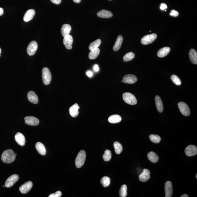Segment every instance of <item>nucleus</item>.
I'll return each instance as SVG.
<instances>
[{
    "label": "nucleus",
    "mask_w": 197,
    "mask_h": 197,
    "mask_svg": "<svg viewBox=\"0 0 197 197\" xmlns=\"http://www.w3.org/2000/svg\"><path fill=\"white\" fill-rule=\"evenodd\" d=\"M3 187H5V186H4V185H3Z\"/></svg>",
    "instance_id": "obj_50"
},
{
    "label": "nucleus",
    "mask_w": 197,
    "mask_h": 197,
    "mask_svg": "<svg viewBox=\"0 0 197 197\" xmlns=\"http://www.w3.org/2000/svg\"><path fill=\"white\" fill-rule=\"evenodd\" d=\"M97 15L99 17L103 18H109L112 17L113 14L110 11L102 10L97 13Z\"/></svg>",
    "instance_id": "obj_17"
},
{
    "label": "nucleus",
    "mask_w": 197,
    "mask_h": 197,
    "mask_svg": "<svg viewBox=\"0 0 197 197\" xmlns=\"http://www.w3.org/2000/svg\"><path fill=\"white\" fill-rule=\"evenodd\" d=\"M165 197H171L173 195L172 184L170 181H166L165 185Z\"/></svg>",
    "instance_id": "obj_11"
},
{
    "label": "nucleus",
    "mask_w": 197,
    "mask_h": 197,
    "mask_svg": "<svg viewBox=\"0 0 197 197\" xmlns=\"http://www.w3.org/2000/svg\"><path fill=\"white\" fill-rule=\"evenodd\" d=\"M15 156H16V153H15Z\"/></svg>",
    "instance_id": "obj_49"
},
{
    "label": "nucleus",
    "mask_w": 197,
    "mask_h": 197,
    "mask_svg": "<svg viewBox=\"0 0 197 197\" xmlns=\"http://www.w3.org/2000/svg\"><path fill=\"white\" fill-rule=\"evenodd\" d=\"M32 186V182L31 181H28L21 186L19 190L22 194H25L31 190Z\"/></svg>",
    "instance_id": "obj_12"
},
{
    "label": "nucleus",
    "mask_w": 197,
    "mask_h": 197,
    "mask_svg": "<svg viewBox=\"0 0 197 197\" xmlns=\"http://www.w3.org/2000/svg\"><path fill=\"white\" fill-rule=\"evenodd\" d=\"M28 100L31 103L36 104L38 102V96L33 91H30L27 94Z\"/></svg>",
    "instance_id": "obj_20"
},
{
    "label": "nucleus",
    "mask_w": 197,
    "mask_h": 197,
    "mask_svg": "<svg viewBox=\"0 0 197 197\" xmlns=\"http://www.w3.org/2000/svg\"><path fill=\"white\" fill-rule=\"evenodd\" d=\"M111 152L110 150H105V153L103 156V158L104 160L105 161H109L111 158Z\"/></svg>",
    "instance_id": "obj_36"
},
{
    "label": "nucleus",
    "mask_w": 197,
    "mask_h": 197,
    "mask_svg": "<svg viewBox=\"0 0 197 197\" xmlns=\"http://www.w3.org/2000/svg\"><path fill=\"white\" fill-rule=\"evenodd\" d=\"M171 79L172 81L174 84L177 86L181 85V80L179 77L176 75H172L171 76Z\"/></svg>",
    "instance_id": "obj_37"
},
{
    "label": "nucleus",
    "mask_w": 197,
    "mask_h": 197,
    "mask_svg": "<svg viewBox=\"0 0 197 197\" xmlns=\"http://www.w3.org/2000/svg\"><path fill=\"white\" fill-rule=\"evenodd\" d=\"M186 155L188 157L195 156L197 154V148L195 145H190L186 148L185 150Z\"/></svg>",
    "instance_id": "obj_10"
},
{
    "label": "nucleus",
    "mask_w": 197,
    "mask_h": 197,
    "mask_svg": "<svg viewBox=\"0 0 197 197\" xmlns=\"http://www.w3.org/2000/svg\"><path fill=\"white\" fill-rule=\"evenodd\" d=\"M3 9L2 8H0V16H2L3 14Z\"/></svg>",
    "instance_id": "obj_44"
},
{
    "label": "nucleus",
    "mask_w": 197,
    "mask_h": 197,
    "mask_svg": "<svg viewBox=\"0 0 197 197\" xmlns=\"http://www.w3.org/2000/svg\"><path fill=\"white\" fill-rule=\"evenodd\" d=\"M135 54L132 52L126 53L123 57V62H127L132 60L135 57Z\"/></svg>",
    "instance_id": "obj_32"
},
{
    "label": "nucleus",
    "mask_w": 197,
    "mask_h": 197,
    "mask_svg": "<svg viewBox=\"0 0 197 197\" xmlns=\"http://www.w3.org/2000/svg\"><path fill=\"white\" fill-rule=\"evenodd\" d=\"M196 178L197 179V174H196Z\"/></svg>",
    "instance_id": "obj_48"
},
{
    "label": "nucleus",
    "mask_w": 197,
    "mask_h": 197,
    "mask_svg": "<svg viewBox=\"0 0 197 197\" xmlns=\"http://www.w3.org/2000/svg\"><path fill=\"white\" fill-rule=\"evenodd\" d=\"M63 42L65 46L67 49H71L73 48L72 45L73 42V37L70 35L64 37Z\"/></svg>",
    "instance_id": "obj_14"
},
{
    "label": "nucleus",
    "mask_w": 197,
    "mask_h": 197,
    "mask_svg": "<svg viewBox=\"0 0 197 197\" xmlns=\"http://www.w3.org/2000/svg\"><path fill=\"white\" fill-rule=\"evenodd\" d=\"M127 187L125 184L122 185L119 191V196L120 197H126L127 195Z\"/></svg>",
    "instance_id": "obj_34"
},
{
    "label": "nucleus",
    "mask_w": 197,
    "mask_h": 197,
    "mask_svg": "<svg viewBox=\"0 0 197 197\" xmlns=\"http://www.w3.org/2000/svg\"><path fill=\"white\" fill-rule=\"evenodd\" d=\"M149 139L150 141L154 143L158 144L160 142L161 138L159 135L151 134L149 136Z\"/></svg>",
    "instance_id": "obj_35"
},
{
    "label": "nucleus",
    "mask_w": 197,
    "mask_h": 197,
    "mask_svg": "<svg viewBox=\"0 0 197 197\" xmlns=\"http://www.w3.org/2000/svg\"><path fill=\"white\" fill-rule=\"evenodd\" d=\"M94 69L95 72H98L99 70V67L98 65H95L94 66Z\"/></svg>",
    "instance_id": "obj_42"
},
{
    "label": "nucleus",
    "mask_w": 197,
    "mask_h": 197,
    "mask_svg": "<svg viewBox=\"0 0 197 197\" xmlns=\"http://www.w3.org/2000/svg\"><path fill=\"white\" fill-rule=\"evenodd\" d=\"M19 177L18 174H14L10 176L5 181V186L7 188H10L13 186L19 180Z\"/></svg>",
    "instance_id": "obj_7"
},
{
    "label": "nucleus",
    "mask_w": 197,
    "mask_h": 197,
    "mask_svg": "<svg viewBox=\"0 0 197 197\" xmlns=\"http://www.w3.org/2000/svg\"><path fill=\"white\" fill-rule=\"evenodd\" d=\"M36 148L38 153L42 156H45L46 154V150L43 144L41 142H38L36 144Z\"/></svg>",
    "instance_id": "obj_26"
},
{
    "label": "nucleus",
    "mask_w": 197,
    "mask_h": 197,
    "mask_svg": "<svg viewBox=\"0 0 197 197\" xmlns=\"http://www.w3.org/2000/svg\"><path fill=\"white\" fill-rule=\"evenodd\" d=\"M148 158L149 160L153 163H156L159 161L158 155L153 152H150L148 154Z\"/></svg>",
    "instance_id": "obj_28"
},
{
    "label": "nucleus",
    "mask_w": 197,
    "mask_h": 197,
    "mask_svg": "<svg viewBox=\"0 0 197 197\" xmlns=\"http://www.w3.org/2000/svg\"><path fill=\"white\" fill-rule=\"evenodd\" d=\"M150 172L148 169H144L142 173L139 176V180L142 182H145L150 179Z\"/></svg>",
    "instance_id": "obj_15"
},
{
    "label": "nucleus",
    "mask_w": 197,
    "mask_h": 197,
    "mask_svg": "<svg viewBox=\"0 0 197 197\" xmlns=\"http://www.w3.org/2000/svg\"><path fill=\"white\" fill-rule=\"evenodd\" d=\"M25 120L26 124L30 126H37L40 123L38 118L32 116H26L25 118Z\"/></svg>",
    "instance_id": "obj_9"
},
{
    "label": "nucleus",
    "mask_w": 197,
    "mask_h": 197,
    "mask_svg": "<svg viewBox=\"0 0 197 197\" xmlns=\"http://www.w3.org/2000/svg\"><path fill=\"white\" fill-rule=\"evenodd\" d=\"M155 101L156 108L158 111L161 113L163 111V102L160 97L159 96L157 95L155 97Z\"/></svg>",
    "instance_id": "obj_24"
},
{
    "label": "nucleus",
    "mask_w": 197,
    "mask_h": 197,
    "mask_svg": "<svg viewBox=\"0 0 197 197\" xmlns=\"http://www.w3.org/2000/svg\"><path fill=\"white\" fill-rule=\"evenodd\" d=\"M170 47H166L161 48L157 52V55L159 57H165L170 53Z\"/></svg>",
    "instance_id": "obj_25"
},
{
    "label": "nucleus",
    "mask_w": 197,
    "mask_h": 197,
    "mask_svg": "<svg viewBox=\"0 0 197 197\" xmlns=\"http://www.w3.org/2000/svg\"><path fill=\"white\" fill-rule=\"evenodd\" d=\"M1 48H0V56H1Z\"/></svg>",
    "instance_id": "obj_47"
},
{
    "label": "nucleus",
    "mask_w": 197,
    "mask_h": 197,
    "mask_svg": "<svg viewBox=\"0 0 197 197\" xmlns=\"http://www.w3.org/2000/svg\"><path fill=\"white\" fill-rule=\"evenodd\" d=\"M101 43V40L100 39H98L96 40L95 41L93 42L90 44L89 46V49L91 51L96 49L100 46Z\"/></svg>",
    "instance_id": "obj_29"
},
{
    "label": "nucleus",
    "mask_w": 197,
    "mask_h": 197,
    "mask_svg": "<svg viewBox=\"0 0 197 197\" xmlns=\"http://www.w3.org/2000/svg\"><path fill=\"white\" fill-rule=\"evenodd\" d=\"M150 31V32H151V31H150H150Z\"/></svg>",
    "instance_id": "obj_52"
},
{
    "label": "nucleus",
    "mask_w": 197,
    "mask_h": 197,
    "mask_svg": "<svg viewBox=\"0 0 197 197\" xmlns=\"http://www.w3.org/2000/svg\"><path fill=\"white\" fill-rule=\"evenodd\" d=\"M123 41V37L121 35L118 36L115 44L113 47V50L115 52L119 50L121 48Z\"/></svg>",
    "instance_id": "obj_23"
},
{
    "label": "nucleus",
    "mask_w": 197,
    "mask_h": 197,
    "mask_svg": "<svg viewBox=\"0 0 197 197\" xmlns=\"http://www.w3.org/2000/svg\"><path fill=\"white\" fill-rule=\"evenodd\" d=\"M42 79L43 82L45 85H48L52 80V75L50 70L48 68H44L42 70Z\"/></svg>",
    "instance_id": "obj_3"
},
{
    "label": "nucleus",
    "mask_w": 197,
    "mask_h": 197,
    "mask_svg": "<svg viewBox=\"0 0 197 197\" xmlns=\"http://www.w3.org/2000/svg\"><path fill=\"white\" fill-rule=\"evenodd\" d=\"M73 2L75 3H79L81 2V0H73Z\"/></svg>",
    "instance_id": "obj_45"
},
{
    "label": "nucleus",
    "mask_w": 197,
    "mask_h": 197,
    "mask_svg": "<svg viewBox=\"0 0 197 197\" xmlns=\"http://www.w3.org/2000/svg\"><path fill=\"white\" fill-rule=\"evenodd\" d=\"M137 78L134 75L129 74L124 76L123 77L122 81L123 83L127 84H133L136 82Z\"/></svg>",
    "instance_id": "obj_13"
},
{
    "label": "nucleus",
    "mask_w": 197,
    "mask_h": 197,
    "mask_svg": "<svg viewBox=\"0 0 197 197\" xmlns=\"http://www.w3.org/2000/svg\"><path fill=\"white\" fill-rule=\"evenodd\" d=\"M100 52L99 48H97L96 49L94 50L91 51L89 54V58L91 60H94L98 57Z\"/></svg>",
    "instance_id": "obj_30"
},
{
    "label": "nucleus",
    "mask_w": 197,
    "mask_h": 197,
    "mask_svg": "<svg viewBox=\"0 0 197 197\" xmlns=\"http://www.w3.org/2000/svg\"><path fill=\"white\" fill-rule=\"evenodd\" d=\"M101 183L103 187H107L110 184V179L106 176L102 177L101 180Z\"/></svg>",
    "instance_id": "obj_33"
},
{
    "label": "nucleus",
    "mask_w": 197,
    "mask_h": 197,
    "mask_svg": "<svg viewBox=\"0 0 197 197\" xmlns=\"http://www.w3.org/2000/svg\"><path fill=\"white\" fill-rule=\"evenodd\" d=\"M71 29L72 28L70 25L66 24L63 25L61 29V32L62 36L64 37L69 35Z\"/></svg>",
    "instance_id": "obj_21"
},
{
    "label": "nucleus",
    "mask_w": 197,
    "mask_h": 197,
    "mask_svg": "<svg viewBox=\"0 0 197 197\" xmlns=\"http://www.w3.org/2000/svg\"><path fill=\"white\" fill-rule=\"evenodd\" d=\"M87 75L89 77H92L93 76V73L91 71H88L86 73Z\"/></svg>",
    "instance_id": "obj_43"
},
{
    "label": "nucleus",
    "mask_w": 197,
    "mask_h": 197,
    "mask_svg": "<svg viewBox=\"0 0 197 197\" xmlns=\"http://www.w3.org/2000/svg\"><path fill=\"white\" fill-rule=\"evenodd\" d=\"M86 157L85 151L81 150L75 159V165L76 167L78 168H80L85 163Z\"/></svg>",
    "instance_id": "obj_2"
},
{
    "label": "nucleus",
    "mask_w": 197,
    "mask_h": 197,
    "mask_svg": "<svg viewBox=\"0 0 197 197\" xmlns=\"http://www.w3.org/2000/svg\"><path fill=\"white\" fill-rule=\"evenodd\" d=\"M14 152L11 149L4 151L1 156V160L4 163H10L14 161L16 159Z\"/></svg>",
    "instance_id": "obj_1"
},
{
    "label": "nucleus",
    "mask_w": 197,
    "mask_h": 197,
    "mask_svg": "<svg viewBox=\"0 0 197 197\" xmlns=\"http://www.w3.org/2000/svg\"><path fill=\"white\" fill-rule=\"evenodd\" d=\"M181 197H188V196L185 194L181 196Z\"/></svg>",
    "instance_id": "obj_46"
},
{
    "label": "nucleus",
    "mask_w": 197,
    "mask_h": 197,
    "mask_svg": "<svg viewBox=\"0 0 197 197\" xmlns=\"http://www.w3.org/2000/svg\"><path fill=\"white\" fill-rule=\"evenodd\" d=\"M38 49V44L36 41L30 42L28 45L27 49V53L29 55H33L36 53Z\"/></svg>",
    "instance_id": "obj_8"
},
{
    "label": "nucleus",
    "mask_w": 197,
    "mask_h": 197,
    "mask_svg": "<svg viewBox=\"0 0 197 197\" xmlns=\"http://www.w3.org/2000/svg\"><path fill=\"white\" fill-rule=\"evenodd\" d=\"M51 2L56 5H59L62 2V0H51Z\"/></svg>",
    "instance_id": "obj_41"
},
{
    "label": "nucleus",
    "mask_w": 197,
    "mask_h": 197,
    "mask_svg": "<svg viewBox=\"0 0 197 197\" xmlns=\"http://www.w3.org/2000/svg\"><path fill=\"white\" fill-rule=\"evenodd\" d=\"M157 38V35L155 33L147 35L142 37L141 40V44L144 45H147L152 43Z\"/></svg>",
    "instance_id": "obj_5"
},
{
    "label": "nucleus",
    "mask_w": 197,
    "mask_h": 197,
    "mask_svg": "<svg viewBox=\"0 0 197 197\" xmlns=\"http://www.w3.org/2000/svg\"><path fill=\"white\" fill-rule=\"evenodd\" d=\"M108 1H112V0H108Z\"/></svg>",
    "instance_id": "obj_51"
},
{
    "label": "nucleus",
    "mask_w": 197,
    "mask_h": 197,
    "mask_svg": "<svg viewBox=\"0 0 197 197\" xmlns=\"http://www.w3.org/2000/svg\"><path fill=\"white\" fill-rule=\"evenodd\" d=\"M167 5H166V4L162 3L161 4L160 9L161 10H164L167 9Z\"/></svg>",
    "instance_id": "obj_40"
},
{
    "label": "nucleus",
    "mask_w": 197,
    "mask_h": 197,
    "mask_svg": "<svg viewBox=\"0 0 197 197\" xmlns=\"http://www.w3.org/2000/svg\"><path fill=\"white\" fill-rule=\"evenodd\" d=\"M114 147L115 152L117 155L120 154L123 150V147L121 144L118 142H115L114 144Z\"/></svg>",
    "instance_id": "obj_31"
},
{
    "label": "nucleus",
    "mask_w": 197,
    "mask_h": 197,
    "mask_svg": "<svg viewBox=\"0 0 197 197\" xmlns=\"http://www.w3.org/2000/svg\"><path fill=\"white\" fill-rule=\"evenodd\" d=\"M62 195V192L60 191H58L55 193L51 194L49 196V197H60Z\"/></svg>",
    "instance_id": "obj_38"
},
{
    "label": "nucleus",
    "mask_w": 197,
    "mask_h": 197,
    "mask_svg": "<svg viewBox=\"0 0 197 197\" xmlns=\"http://www.w3.org/2000/svg\"><path fill=\"white\" fill-rule=\"evenodd\" d=\"M189 56L190 60L194 64H197V53L196 51L194 49L190 50Z\"/></svg>",
    "instance_id": "obj_22"
},
{
    "label": "nucleus",
    "mask_w": 197,
    "mask_h": 197,
    "mask_svg": "<svg viewBox=\"0 0 197 197\" xmlns=\"http://www.w3.org/2000/svg\"><path fill=\"white\" fill-rule=\"evenodd\" d=\"M123 99L125 102L129 105H134L137 103L136 98L133 94L125 92L123 94Z\"/></svg>",
    "instance_id": "obj_4"
},
{
    "label": "nucleus",
    "mask_w": 197,
    "mask_h": 197,
    "mask_svg": "<svg viewBox=\"0 0 197 197\" xmlns=\"http://www.w3.org/2000/svg\"><path fill=\"white\" fill-rule=\"evenodd\" d=\"M35 13V11L34 10H29L25 13L24 17H23V20L26 22L29 21L34 17Z\"/></svg>",
    "instance_id": "obj_18"
},
{
    "label": "nucleus",
    "mask_w": 197,
    "mask_h": 197,
    "mask_svg": "<svg viewBox=\"0 0 197 197\" xmlns=\"http://www.w3.org/2000/svg\"><path fill=\"white\" fill-rule=\"evenodd\" d=\"M178 106L182 114L185 116H189L190 114V110L188 105L184 102H180L178 104Z\"/></svg>",
    "instance_id": "obj_6"
},
{
    "label": "nucleus",
    "mask_w": 197,
    "mask_h": 197,
    "mask_svg": "<svg viewBox=\"0 0 197 197\" xmlns=\"http://www.w3.org/2000/svg\"><path fill=\"white\" fill-rule=\"evenodd\" d=\"M170 15L172 16L177 17V16H179V13L177 11L175 10H173L170 12Z\"/></svg>",
    "instance_id": "obj_39"
},
{
    "label": "nucleus",
    "mask_w": 197,
    "mask_h": 197,
    "mask_svg": "<svg viewBox=\"0 0 197 197\" xmlns=\"http://www.w3.org/2000/svg\"><path fill=\"white\" fill-rule=\"evenodd\" d=\"M15 139L17 144L21 146H23L25 144V138L21 133L18 132L16 133L15 135Z\"/></svg>",
    "instance_id": "obj_16"
},
{
    "label": "nucleus",
    "mask_w": 197,
    "mask_h": 197,
    "mask_svg": "<svg viewBox=\"0 0 197 197\" xmlns=\"http://www.w3.org/2000/svg\"><path fill=\"white\" fill-rule=\"evenodd\" d=\"M122 120L121 116L118 115H113L109 116L108 120L111 123H117L120 122Z\"/></svg>",
    "instance_id": "obj_27"
},
{
    "label": "nucleus",
    "mask_w": 197,
    "mask_h": 197,
    "mask_svg": "<svg viewBox=\"0 0 197 197\" xmlns=\"http://www.w3.org/2000/svg\"><path fill=\"white\" fill-rule=\"evenodd\" d=\"M79 106L77 104H75L69 108V113L70 116L74 118L77 117L79 114Z\"/></svg>",
    "instance_id": "obj_19"
}]
</instances>
